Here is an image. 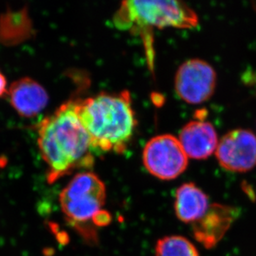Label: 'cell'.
Returning <instances> with one entry per match:
<instances>
[{
  "label": "cell",
  "mask_w": 256,
  "mask_h": 256,
  "mask_svg": "<svg viewBox=\"0 0 256 256\" xmlns=\"http://www.w3.org/2000/svg\"><path fill=\"white\" fill-rule=\"evenodd\" d=\"M38 144L48 166L46 179L54 184L74 171H89L94 150L80 122L76 100H70L39 124Z\"/></svg>",
  "instance_id": "6da1fadb"
},
{
  "label": "cell",
  "mask_w": 256,
  "mask_h": 256,
  "mask_svg": "<svg viewBox=\"0 0 256 256\" xmlns=\"http://www.w3.org/2000/svg\"><path fill=\"white\" fill-rule=\"evenodd\" d=\"M76 110L93 150L116 154L127 150L137 126L130 92H102L76 100Z\"/></svg>",
  "instance_id": "7a4b0ae2"
},
{
  "label": "cell",
  "mask_w": 256,
  "mask_h": 256,
  "mask_svg": "<svg viewBox=\"0 0 256 256\" xmlns=\"http://www.w3.org/2000/svg\"><path fill=\"white\" fill-rule=\"evenodd\" d=\"M106 200V188L90 171L76 174L60 192L59 202L66 220L86 240H97L96 220Z\"/></svg>",
  "instance_id": "3957f363"
},
{
  "label": "cell",
  "mask_w": 256,
  "mask_h": 256,
  "mask_svg": "<svg viewBox=\"0 0 256 256\" xmlns=\"http://www.w3.org/2000/svg\"><path fill=\"white\" fill-rule=\"evenodd\" d=\"M114 22L124 28H192L198 26V18L184 2L138 0L122 2L114 16Z\"/></svg>",
  "instance_id": "277c9868"
},
{
  "label": "cell",
  "mask_w": 256,
  "mask_h": 256,
  "mask_svg": "<svg viewBox=\"0 0 256 256\" xmlns=\"http://www.w3.org/2000/svg\"><path fill=\"white\" fill-rule=\"evenodd\" d=\"M142 162L152 176L171 181L186 170L188 157L178 138L171 134H161L151 138L145 145Z\"/></svg>",
  "instance_id": "5b68a950"
},
{
  "label": "cell",
  "mask_w": 256,
  "mask_h": 256,
  "mask_svg": "<svg viewBox=\"0 0 256 256\" xmlns=\"http://www.w3.org/2000/svg\"><path fill=\"white\" fill-rule=\"evenodd\" d=\"M216 74L209 63L191 59L180 66L175 76V90L182 100L189 104H202L215 92Z\"/></svg>",
  "instance_id": "8992f818"
},
{
  "label": "cell",
  "mask_w": 256,
  "mask_h": 256,
  "mask_svg": "<svg viewBox=\"0 0 256 256\" xmlns=\"http://www.w3.org/2000/svg\"><path fill=\"white\" fill-rule=\"evenodd\" d=\"M219 164L228 171L246 172L256 166V136L237 128L220 138L216 150Z\"/></svg>",
  "instance_id": "52a82bcc"
},
{
  "label": "cell",
  "mask_w": 256,
  "mask_h": 256,
  "mask_svg": "<svg viewBox=\"0 0 256 256\" xmlns=\"http://www.w3.org/2000/svg\"><path fill=\"white\" fill-rule=\"evenodd\" d=\"M239 215V210L232 206L210 204L200 220L192 225L196 240L208 249L216 246L225 236Z\"/></svg>",
  "instance_id": "ba28073f"
},
{
  "label": "cell",
  "mask_w": 256,
  "mask_h": 256,
  "mask_svg": "<svg viewBox=\"0 0 256 256\" xmlns=\"http://www.w3.org/2000/svg\"><path fill=\"white\" fill-rule=\"evenodd\" d=\"M12 108L25 118L41 113L48 104V92L41 84L29 78L16 80L8 90Z\"/></svg>",
  "instance_id": "9c48e42d"
},
{
  "label": "cell",
  "mask_w": 256,
  "mask_h": 256,
  "mask_svg": "<svg viewBox=\"0 0 256 256\" xmlns=\"http://www.w3.org/2000/svg\"><path fill=\"white\" fill-rule=\"evenodd\" d=\"M179 141L188 157L192 160H206L216 152L218 134L212 124L206 121L194 120L182 128Z\"/></svg>",
  "instance_id": "30bf717a"
},
{
  "label": "cell",
  "mask_w": 256,
  "mask_h": 256,
  "mask_svg": "<svg viewBox=\"0 0 256 256\" xmlns=\"http://www.w3.org/2000/svg\"><path fill=\"white\" fill-rule=\"evenodd\" d=\"M210 206L208 195L194 182L182 184L176 189L174 212L182 222L194 225L204 216Z\"/></svg>",
  "instance_id": "8fae6325"
},
{
  "label": "cell",
  "mask_w": 256,
  "mask_h": 256,
  "mask_svg": "<svg viewBox=\"0 0 256 256\" xmlns=\"http://www.w3.org/2000/svg\"><path fill=\"white\" fill-rule=\"evenodd\" d=\"M155 256H200L195 244L182 236L172 234L158 240Z\"/></svg>",
  "instance_id": "7c38bea8"
},
{
  "label": "cell",
  "mask_w": 256,
  "mask_h": 256,
  "mask_svg": "<svg viewBox=\"0 0 256 256\" xmlns=\"http://www.w3.org/2000/svg\"><path fill=\"white\" fill-rule=\"evenodd\" d=\"M8 83L6 78L2 74V72L0 70V97H2L4 94L8 93Z\"/></svg>",
  "instance_id": "4fadbf2b"
}]
</instances>
